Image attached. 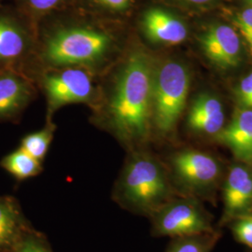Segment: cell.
I'll return each instance as SVG.
<instances>
[{
	"mask_svg": "<svg viewBox=\"0 0 252 252\" xmlns=\"http://www.w3.org/2000/svg\"><path fill=\"white\" fill-rule=\"evenodd\" d=\"M110 111L118 134L128 141L143 139L153 112V65L147 54L135 52L119 74Z\"/></svg>",
	"mask_w": 252,
	"mask_h": 252,
	"instance_id": "6da1fadb",
	"label": "cell"
},
{
	"mask_svg": "<svg viewBox=\"0 0 252 252\" xmlns=\"http://www.w3.org/2000/svg\"><path fill=\"white\" fill-rule=\"evenodd\" d=\"M173 197L161 165L147 155H136L128 162L114 190V201L120 206L147 215H152Z\"/></svg>",
	"mask_w": 252,
	"mask_h": 252,
	"instance_id": "7a4b0ae2",
	"label": "cell"
},
{
	"mask_svg": "<svg viewBox=\"0 0 252 252\" xmlns=\"http://www.w3.org/2000/svg\"><path fill=\"white\" fill-rule=\"evenodd\" d=\"M112 46L111 36L103 31L69 27L50 36L44 56L54 66H94L106 59Z\"/></svg>",
	"mask_w": 252,
	"mask_h": 252,
	"instance_id": "3957f363",
	"label": "cell"
},
{
	"mask_svg": "<svg viewBox=\"0 0 252 252\" xmlns=\"http://www.w3.org/2000/svg\"><path fill=\"white\" fill-rule=\"evenodd\" d=\"M189 87V72L179 62L167 61L154 74L153 112L156 127L162 134L170 133L177 125Z\"/></svg>",
	"mask_w": 252,
	"mask_h": 252,
	"instance_id": "277c9868",
	"label": "cell"
},
{
	"mask_svg": "<svg viewBox=\"0 0 252 252\" xmlns=\"http://www.w3.org/2000/svg\"><path fill=\"white\" fill-rule=\"evenodd\" d=\"M151 217L156 236L176 238L214 231L211 218L196 198L173 197Z\"/></svg>",
	"mask_w": 252,
	"mask_h": 252,
	"instance_id": "5b68a950",
	"label": "cell"
},
{
	"mask_svg": "<svg viewBox=\"0 0 252 252\" xmlns=\"http://www.w3.org/2000/svg\"><path fill=\"white\" fill-rule=\"evenodd\" d=\"M172 164L182 185L195 193L208 190L220 176V166L216 160L197 151L177 153L173 157Z\"/></svg>",
	"mask_w": 252,
	"mask_h": 252,
	"instance_id": "8992f818",
	"label": "cell"
},
{
	"mask_svg": "<svg viewBox=\"0 0 252 252\" xmlns=\"http://www.w3.org/2000/svg\"><path fill=\"white\" fill-rule=\"evenodd\" d=\"M44 87L53 108L85 102L90 99L94 90L90 76L77 67L47 75Z\"/></svg>",
	"mask_w": 252,
	"mask_h": 252,
	"instance_id": "52a82bcc",
	"label": "cell"
},
{
	"mask_svg": "<svg viewBox=\"0 0 252 252\" xmlns=\"http://www.w3.org/2000/svg\"><path fill=\"white\" fill-rule=\"evenodd\" d=\"M201 46L207 58L220 67H234L241 61V40L231 27H209L201 37Z\"/></svg>",
	"mask_w": 252,
	"mask_h": 252,
	"instance_id": "ba28073f",
	"label": "cell"
},
{
	"mask_svg": "<svg viewBox=\"0 0 252 252\" xmlns=\"http://www.w3.org/2000/svg\"><path fill=\"white\" fill-rule=\"evenodd\" d=\"M224 217L227 220L245 216L252 207V173L242 165L229 172L223 188Z\"/></svg>",
	"mask_w": 252,
	"mask_h": 252,
	"instance_id": "9c48e42d",
	"label": "cell"
},
{
	"mask_svg": "<svg viewBox=\"0 0 252 252\" xmlns=\"http://www.w3.org/2000/svg\"><path fill=\"white\" fill-rule=\"evenodd\" d=\"M142 27L145 35L154 43L177 45L188 36L186 26L170 12L151 9L145 12Z\"/></svg>",
	"mask_w": 252,
	"mask_h": 252,
	"instance_id": "30bf717a",
	"label": "cell"
},
{
	"mask_svg": "<svg viewBox=\"0 0 252 252\" xmlns=\"http://www.w3.org/2000/svg\"><path fill=\"white\" fill-rule=\"evenodd\" d=\"M218 140L227 146L235 158L252 162V109L238 110L228 126L218 133Z\"/></svg>",
	"mask_w": 252,
	"mask_h": 252,
	"instance_id": "8fae6325",
	"label": "cell"
},
{
	"mask_svg": "<svg viewBox=\"0 0 252 252\" xmlns=\"http://www.w3.org/2000/svg\"><path fill=\"white\" fill-rule=\"evenodd\" d=\"M29 40L27 31L18 20L0 12V66H9L27 53Z\"/></svg>",
	"mask_w": 252,
	"mask_h": 252,
	"instance_id": "7c38bea8",
	"label": "cell"
},
{
	"mask_svg": "<svg viewBox=\"0 0 252 252\" xmlns=\"http://www.w3.org/2000/svg\"><path fill=\"white\" fill-rule=\"evenodd\" d=\"M30 95V86L23 77L11 70L0 73V119L16 115Z\"/></svg>",
	"mask_w": 252,
	"mask_h": 252,
	"instance_id": "4fadbf2b",
	"label": "cell"
},
{
	"mask_svg": "<svg viewBox=\"0 0 252 252\" xmlns=\"http://www.w3.org/2000/svg\"><path fill=\"white\" fill-rule=\"evenodd\" d=\"M22 214L10 200L0 197V250L14 249L27 234Z\"/></svg>",
	"mask_w": 252,
	"mask_h": 252,
	"instance_id": "5bb4252c",
	"label": "cell"
},
{
	"mask_svg": "<svg viewBox=\"0 0 252 252\" xmlns=\"http://www.w3.org/2000/svg\"><path fill=\"white\" fill-rule=\"evenodd\" d=\"M41 162L37 161L22 148L9 153L2 161L1 165L18 180H27L38 175L41 171Z\"/></svg>",
	"mask_w": 252,
	"mask_h": 252,
	"instance_id": "9a60e30c",
	"label": "cell"
},
{
	"mask_svg": "<svg viewBox=\"0 0 252 252\" xmlns=\"http://www.w3.org/2000/svg\"><path fill=\"white\" fill-rule=\"evenodd\" d=\"M220 234L211 233L176 237L167 252H210L215 246Z\"/></svg>",
	"mask_w": 252,
	"mask_h": 252,
	"instance_id": "2e32d148",
	"label": "cell"
},
{
	"mask_svg": "<svg viewBox=\"0 0 252 252\" xmlns=\"http://www.w3.org/2000/svg\"><path fill=\"white\" fill-rule=\"evenodd\" d=\"M53 137L54 129L47 127L43 130L25 136L22 140L21 148L37 161L41 162L48 153Z\"/></svg>",
	"mask_w": 252,
	"mask_h": 252,
	"instance_id": "e0dca14e",
	"label": "cell"
},
{
	"mask_svg": "<svg viewBox=\"0 0 252 252\" xmlns=\"http://www.w3.org/2000/svg\"><path fill=\"white\" fill-rule=\"evenodd\" d=\"M222 112L223 108L220 100L208 94H203L194 100L188 118L210 117Z\"/></svg>",
	"mask_w": 252,
	"mask_h": 252,
	"instance_id": "ac0fdd59",
	"label": "cell"
},
{
	"mask_svg": "<svg viewBox=\"0 0 252 252\" xmlns=\"http://www.w3.org/2000/svg\"><path fill=\"white\" fill-rule=\"evenodd\" d=\"M225 116L223 112L210 117L188 118L189 126L193 131L207 135L218 134L223 128Z\"/></svg>",
	"mask_w": 252,
	"mask_h": 252,
	"instance_id": "d6986e66",
	"label": "cell"
},
{
	"mask_svg": "<svg viewBox=\"0 0 252 252\" xmlns=\"http://www.w3.org/2000/svg\"><path fill=\"white\" fill-rule=\"evenodd\" d=\"M234 25L247 42L252 57V7L237 14L234 18Z\"/></svg>",
	"mask_w": 252,
	"mask_h": 252,
	"instance_id": "ffe728a7",
	"label": "cell"
},
{
	"mask_svg": "<svg viewBox=\"0 0 252 252\" xmlns=\"http://www.w3.org/2000/svg\"><path fill=\"white\" fill-rule=\"evenodd\" d=\"M12 252H53L44 239L36 234H29L13 249Z\"/></svg>",
	"mask_w": 252,
	"mask_h": 252,
	"instance_id": "44dd1931",
	"label": "cell"
},
{
	"mask_svg": "<svg viewBox=\"0 0 252 252\" xmlns=\"http://www.w3.org/2000/svg\"><path fill=\"white\" fill-rule=\"evenodd\" d=\"M235 220L234 233L236 239L244 245L252 248V217L245 215Z\"/></svg>",
	"mask_w": 252,
	"mask_h": 252,
	"instance_id": "7402d4cb",
	"label": "cell"
},
{
	"mask_svg": "<svg viewBox=\"0 0 252 252\" xmlns=\"http://www.w3.org/2000/svg\"><path fill=\"white\" fill-rule=\"evenodd\" d=\"M24 6L35 13L51 11L58 7L63 0H21Z\"/></svg>",
	"mask_w": 252,
	"mask_h": 252,
	"instance_id": "603a6c76",
	"label": "cell"
},
{
	"mask_svg": "<svg viewBox=\"0 0 252 252\" xmlns=\"http://www.w3.org/2000/svg\"><path fill=\"white\" fill-rule=\"evenodd\" d=\"M237 94L244 107L252 109V72L241 81L238 86Z\"/></svg>",
	"mask_w": 252,
	"mask_h": 252,
	"instance_id": "cb8c5ba5",
	"label": "cell"
},
{
	"mask_svg": "<svg viewBox=\"0 0 252 252\" xmlns=\"http://www.w3.org/2000/svg\"><path fill=\"white\" fill-rule=\"evenodd\" d=\"M101 5L114 11H124L130 6L131 0H97Z\"/></svg>",
	"mask_w": 252,
	"mask_h": 252,
	"instance_id": "d4e9b609",
	"label": "cell"
},
{
	"mask_svg": "<svg viewBox=\"0 0 252 252\" xmlns=\"http://www.w3.org/2000/svg\"><path fill=\"white\" fill-rule=\"evenodd\" d=\"M190 3H194V4H204V3H207L210 2L211 0H186Z\"/></svg>",
	"mask_w": 252,
	"mask_h": 252,
	"instance_id": "484cf974",
	"label": "cell"
},
{
	"mask_svg": "<svg viewBox=\"0 0 252 252\" xmlns=\"http://www.w3.org/2000/svg\"><path fill=\"white\" fill-rule=\"evenodd\" d=\"M247 2H248L249 4H251L252 6V0H247Z\"/></svg>",
	"mask_w": 252,
	"mask_h": 252,
	"instance_id": "4316f807",
	"label": "cell"
}]
</instances>
